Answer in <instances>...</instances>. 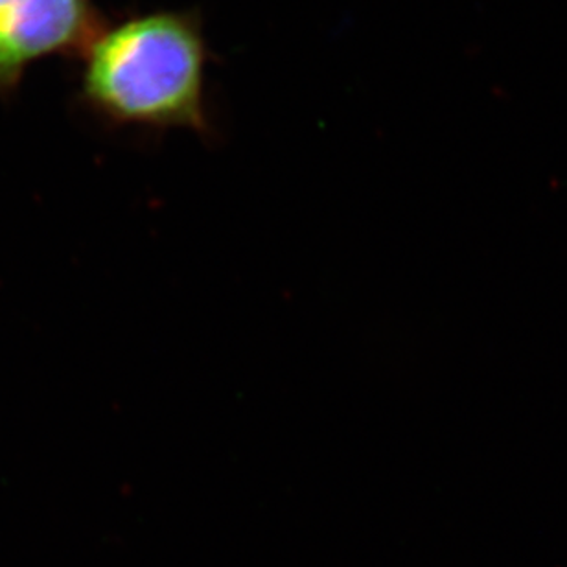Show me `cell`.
<instances>
[{"label": "cell", "mask_w": 567, "mask_h": 567, "mask_svg": "<svg viewBox=\"0 0 567 567\" xmlns=\"http://www.w3.org/2000/svg\"><path fill=\"white\" fill-rule=\"evenodd\" d=\"M99 33L93 0H0V93L33 61L87 50Z\"/></svg>", "instance_id": "7a4b0ae2"}, {"label": "cell", "mask_w": 567, "mask_h": 567, "mask_svg": "<svg viewBox=\"0 0 567 567\" xmlns=\"http://www.w3.org/2000/svg\"><path fill=\"white\" fill-rule=\"evenodd\" d=\"M207 41L196 11H152L87 47L83 96L118 126L208 135Z\"/></svg>", "instance_id": "6da1fadb"}]
</instances>
